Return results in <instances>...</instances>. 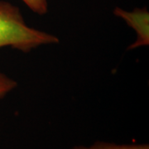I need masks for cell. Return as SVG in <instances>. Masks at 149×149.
Segmentation results:
<instances>
[{
    "label": "cell",
    "instance_id": "4",
    "mask_svg": "<svg viewBox=\"0 0 149 149\" xmlns=\"http://www.w3.org/2000/svg\"><path fill=\"white\" fill-rule=\"evenodd\" d=\"M26 5L37 13L38 15H44L48 11L47 0H22Z\"/></svg>",
    "mask_w": 149,
    "mask_h": 149
},
{
    "label": "cell",
    "instance_id": "1",
    "mask_svg": "<svg viewBox=\"0 0 149 149\" xmlns=\"http://www.w3.org/2000/svg\"><path fill=\"white\" fill-rule=\"evenodd\" d=\"M58 42L52 34L29 27L17 6L0 0V48L9 47L27 53L43 45Z\"/></svg>",
    "mask_w": 149,
    "mask_h": 149
},
{
    "label": "cell",
    "instance_id": "2",
    "mask_svg": "<svg viewBox=\"0 0 149 149\" xmlns=\"http://www.w3.org/2000/svg\"><path fill=\"white\" fill-rule=\"evenodd\" d=\"M114 14L121 17L133 28L137 32L138 38L132 44L129 49H134L139 47L148 45L149 43V14L145 8H137L133 12H128L117 8L114 10Z\"/></svg>",
    "mask_w": 149,
    "mask_h": 149
},
{
    "label": "cell",
    "instance_id": "3",
    "mask_svg": "<svg viewBox=\"0 0 149 149\" xmlns=\"http://www.w3.org/2000/svg\"><path fill=\"white\" fill-rule=\"evenodd\" d=\"M71 149H149L148 144H116L97 142L91 146H77Z\"/></svg>",
    "mask_w": 149,
    "mask_h": 149
},
{
    "label": "cell",
    "instance_id": "5",
    "mask_svg": "<svg viewBox=\"0 0 149 149\" xmlns=\"http://www.w3.org/2000/svg\"><path fill=\"white\" fill-rule=\"evenodd\" d=\"M17 86V82L0 72V99L12 91Z\"/></svg>",
    "mask_w": 149,
    "mask_h": 149
}]
</instances>
